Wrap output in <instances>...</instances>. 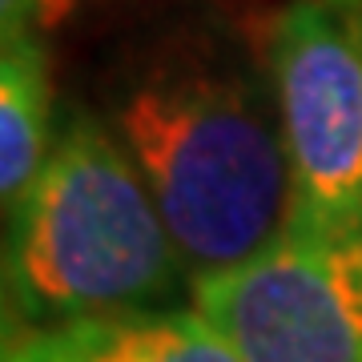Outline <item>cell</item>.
<instances>
[{
  "label": "cell",
  "instance_id": "6da1fadb",
  "mask_svg": "<svg viewBox=\"0 0 362 362\" xmlns=\"http://www.w3.org/2000/svg\"><path fill=\"white\" fill-rule=\"evenodd\" d=\"M113 129L153 194L189 282L246 266L294 218V177L270 77L221 52L145 69Z\"/></svg>",
  "mask_w": 362,
  "mask_h": 362
},
{
  "label": "cell",
  "instance_id": "7a4b0ae2",
  "mask_svg": "<svg viewBox=\"0 0 362 362\" xmlns=\"http://www.w3.org/2000/svg\"><path fill=\"white\" fill-rule=\"evenodd\" d=\"M4 218L8 330L177 310L194 290L141 169L85 109H69L33 189Z\"/></svg>",
  "mask_w": 362,
  "mask_h": 362
},
{
  "label": "cell",
  "instance_id": "3957f363",
  "mask_svg": "<svg viewBox=\"0 0 362 362\" xmlns=\"http://www.w3.org/2000/svg\"><path fill=\"white\" fill-rule=\"evenodd\" d=\"M266 77L294 177L286 233L362 230V0H286Z\"/></svg>",
  "mask_w": 362,
  "mask_h": 362
},
{
  "label": "cell",
  "instance_id": "277c9868",
  "mask_svg": "<svg viewBox=\"0 0 362 362\" xmlns=\"http://www.w3.org/2000/svg\"><path fill=\"white\" fill-rule=\"evenodd\" d=\"M189 298L238 362H362V230L286 233Z\"/></svg>",
  "mask_w": 362,
  "mask_h": 362
},
{
  "label": "cell",
  "instance_id": "5b68a950",
  "mask_svg": "<svg viewBox=\"0 0 362 362\" xmlns=\"http://www.w3.org/2000/svg\"><path fill=\"white\" fill-rule=\"evenodd\" d=\"M0 362H238V354L194 306H177L8 330Z\"/></svg>",
  "mask_w": 362,
  "mask_h": 362
},
{
  "label": "cell",
  "instance_id": "8992f818",
  "mask_svg": "<svg viewBox=\"0 0 362 362\" xmlns=\"http://www.w3.org/2000/svg\"><path fill=\"white\" fill-rule=\"evenodd\" d=\"M52 69L45 37L8 40L0 52V197L4 214L21 206L57 141Z\"/></svg>",
  "mask_w": 362,
  "mask_h": 362
},
{
  "label": "cell",
  "instance_id": "52a82bcc",
  "mask_svg": "<svg viewBox=\"0 0 362 362\" xmlns=\"http://www.w3.org/2000/svg\"><path fill=\"white\" fill-rule=\"evenodd\" d=\"M69 0H0V40H21V37H40L57 16L65 13Z\"/></svg>",
  "mask_w": 362,
  "mask_h": 362
}]
</instances>
